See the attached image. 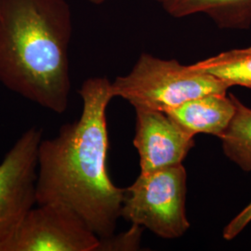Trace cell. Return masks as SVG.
<instances>
[{
	"label": "cell",
	"instance_id": "obj_1",
	"mask_svg": "<svg viewBox=\"0 0 251 251\" xmlns=\"http://www.w3.org/2000/svg\"><path fill=\"white\" fill-rule=\"evenodd\" d=\"M107 77H90L78 91L82 113L38 148L36 205L71 208L99 236L115 234L125 188L108 175L106 109L113 99Z\"/></svg>",
	"mask_w": 251,
	"mask_h": 251
},
{
	"label": "cell",
	"instance_id": "obj_2",
	"mask_svg": "<svg viewBox=\"0 0 251 251\" xmlns=\"http://www.w3.org/2000/svg\"><path fill=\"white\" fill-rule=\"evenodd\" d=\"M71 10L65 0H0V82L55 114L68 107Z\"/></svg>",
	"mask_w": 251,
	"mask_h": 251
},
{
	"label": "cell",
	"instance_id": "obj_3",
	"mask_svg": "<svg viewBox=\"0 0 251 251\" xmlns=\"http://www.w3.org/2000/svg\"><path fill=\"white\" fill-rule=\"evenodd\" d=\"M229 86L211 75L176 60H163L142 53L132 70L111 83L114 98L133 107L168 112L189 100L210 93H227Z\"/></svg>",
	"mask_w": 251,
	"mask_h": 251
},
{
	"label": "cell",
	"instance_id": "obj_4",
	"mask_svg": "<svg viewBox=\"0 0 251 251\" xmlns=\"http://www.w3.org/2000/svg\"><path fill=\"white\" fill-rule=\"evenodd\" d=\"M187 173L179 164L141 173L125 188L121 217L164 239H176L190 228L185 202Z\"/></svg>",
	"mask_w": 251,
	"mask_h": 251
},
{
	"label": "cell",
	"instance_id": "obj_5",
	"mask_svg": "<svg viewBox=\"0 0 251 251\" xmlns=\"http://www.w3.org/2000/svg\"><path fill=\"white\" fill-rule=\"evenodd\" d=\"M36 206L0 236V251H99V236L71 208Z\"/></svg>",
	"mask_w": 251,
	"mask_h": 251
},
{
	"label": "cell",
	"instance_id": "obj_6",
	"mask_svg": "<svg viewBox=\"0 0 251 251\" xmlns=\"http://www.w3.org/2000/svg\"><path fill=\"white\" fill-rule=\"evenodd\" d=\"M42 139L41 128H28L0 163V236L36 204L37 158Z\"/></svg>",
	"mask_w": 251,
	"mask_h": 251
},
{
	"label": "cell",
	"instance_id": "obj_7",
	"mask_svg": "<svg viewBox=\"0 0 251 251\" xmlns=\"http://www.w3.org/2000/svg\"><path fill=\"white\" fill-rule=\"evenodd\" d=\"M133 144L140 155L141 173H149L181 164L195 146L187 133L165 112L135 107Z\"/></svg>",
	"mask_w": 251,
	"mask_h": 251
},
{
	"label": "cell",
	"instance_id": "obj_8",
	"mask_svg": "<svg viewBox=\"0 0 251 251\" xmlns=\"http://www.w3.org/2000/svg\"><path fill=\"white\" fill-rule=\"evenodd\" d=\"M235 113L233 94L210 93L189 100L166 112L187 133L224 135Z\"/></svg>",
	"mask_w": 251,
	"mask_h": 251
},
{
	"label": "cell",
	"instance_id": "obj_9",
	"mask_svg": "<svg viewBox=\"0 0 251 251\" xmlns=\"http://www.w3.org/2000/svg\"><path fill=\"white\" fill-rule=\"evenodd\" d=\"M160 4L174 18L203 13L223 29L247 30L251 25V0H163Z\"/></svg>",
	"mask_w": 251,
	"mask_h": 251
},
{
	"label": "cell",
	"instance_id": "obj_10",
	"mask_svg": "<svg viewBox=\"0 0 251 251\" xmlns=\"http://www.w3.org/2000/svg\"><path fill=\"white\" fill-rule=\"evenodd\" d=\"M191 65L225 82L230 88L241 86L251 89V47L225 51Z\"/></svg>",
	"mask_w": 251,
	"mask_h": 251
},
{
	"label": "cell",
	"instance_id": "obj_11",
	"mask_svg": "<svg viewBox=\"0 0 251 251\" xmlns=\"http://www.w3.org/2000/svg\"><path fill=\"white\" fill-rule=\"evenodd\" d=\"M235 113L221 140L227 158L242 171H251V109L233 94Z\"/></svg>",
	"mask_w": 251,
	"mask_h": 251
},
{
	"label": "cell",
	"instance_id": "obj_12",
	"mask_svg": "<svg viewBox=\"0 0 251 251\" xmlns=\"http://www.w3.org/2000/svg\"><path fill=\"white\" fill-rule=\"evenodd\" d=\"M144 227L132 225L128 232L101 239L99 251H134L139 248Z\"/></svg>",
	"mask_w": 251,
	"mask_h": 251
},
{
	"label": "cell",
	"instance_id": "obj_13",
	"mask_svg": "<svg viewBox=\"0 0 251 251\" xmlns=\"http://www.w3.org/2000/svg\"><path fill=\"white\" fill-rule=\"evenodd\" d=\"M251 223V202L225 226L223 236L225 240L234 239Z\"/></svg>",
	"mask_w": 251,
	"mask_h": 251
},
{
	"label": "cell",
	"instance_id": "obj_14",
	"mask_svg": "<svg viewBox=\"0 0 251 251\" xmlns=\"http://www.w3.org/2000/svg\"><path fill=\"white\" fill-rule=\"evenodd\" d=\"M90 3H92V4H95V5H100V4H102V3H104V2H106L108 0H89ZM155 1H157V2H159V3H161L163 0H155Z\"/></svg>",
	"mask_w": 251,
	"mask_h": 251
}]
</instances>
